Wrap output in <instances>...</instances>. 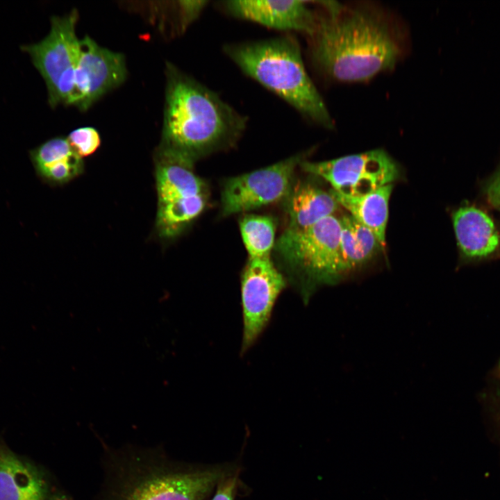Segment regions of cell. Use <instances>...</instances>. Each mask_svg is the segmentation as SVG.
<instances>
[{
  "label": "cell",
  "instance_id": "obj_1",
  "mask_svg": "<svg viewBox=\"0 0 500 500\" xmlns=\"http://www.w3.org/2000/svg\"><path fill=\"white\" fill-rule=\"evenodd\" d=\"M316 27L308 36L312 63L338 81H360L393 67L401 47L384 15L367 7L347 9L337 1H317Z\"/></svg>",
  "mask_w": 500,
  "mask_h": 500
},
{
  "label": "cell",
  "instance_id": "obj_2",
  "mask_svg": "<svg viewBox=\"0 0 500 500\" xmlns=\"http://www.w3.org/2000/svg\"><path fill=\"white\" fill-rule=\"evenodd\" d=\"M165 73L159 145L193 162L233 146L244 132L247 117L174 65L167 63Z\"/></svg>",
  "mask_w": 500,
  "mask_h": 500
},
{
  "label": "cell",
  "instance_id": "obj_3",
  "mask_svg": "<svg viewBox=\"0 0 500 500\" xmlns=\"http://www.w3.org/2000/svg\"><path fill=\"white\" fill-rule=\"evenodd\" d=\"M223 49L246 75L303 117L325 128L333 127V119L306 70L300 46L293 36L228 44Z\"/></svg>",
  "mask_w": 500,
  "mask_h": 500
},
{
  "label": "cell",
  "instance_id": "obj_4",
  "mask_svg": "<svg viewBox=\"0 0 500 500\" xmlns=\"http://www.w3.org/2000/svg\"><path fill=\"white\" fill-rule=\"evenodd\" d=\"M129 456L115 465L106 500H203L224 478L219 469H173L160 455Z\"/></svg>",
  "mask_w": 500,
  "mask_h": 500
},
{
  "label": "cell",
  "instance_id": "obj_5",
  "mask_svg": "<svg viewBox=\"0 0 500 500\" xmlns=\"http://www.w3.org/2000/svg\"><path fill=\"white\" fill-rule=\"evenodd\" d=\"M340 217H327L303 230H286L274 250L306 303L316 290L344 276L340 251Z\"/></svg>",
  "mask_w": 500,
  "mask_h": 500
},
{
  "label": "cell",
  "instance_id": "obj_6",
  "mask_svg": "<svg viewBox=\"0 0 500 500\" xmlns=\"http://www.w3.org/2000/svg\"><path fill=\"white\" fill-rule=\"evenodd\" d=\"M192 161L158 145L153 153L157 209L154 235L163 242L176 239L205 208L204 182Z\"/></svg>",
  "mask_w": 500,
  "mask_h": 500
},
{
  "label": "cell",
  "instance_id": "obj_7",
  "mask_svg": "<svg viewBox=\"0 0 500 500\" xmlns=\"http://www.w3.org/2000/svg\"><path fill=\"white\" fill-rule=\"evenodd\" d=\"M78 12L51 19L49 34L41 41L22 46L44 80L51 107L69 106L74 91L79 39L76 35Z\"/></svg>",
  "mask_w": 500,
  "mask_h": 500
},
{
  "label": "cell",
  "instance_id": "obj_8",
  "mask_svg": "<svg viewBox=\"0 0 500 500\" xmlns=\"http://www.w3.org/2000/svg\"><path fill=\"white\" fill-rule=\"evenodd\" d=\"M299 166L325 180L335 192L347 196L365 194L392 184L400 172L394 160L382 149L322 162L303 160Z\"/></svg>",
  "mask_w": 500,
  "mask_h": 500
},
{
  "label": "cell",
  "instance_id": "obj_9",
  "mask_svg": "<svg viewBox=\"0 0 500 500\" xmlns=\"http://www.w3.org/2000/svg\"><path fill=\"white\" fill-rule=\"evenodd\" d=\"M304 157L299 153L227 179L221 194L222 214L243 212L284 200L292 187L295 169Z\"/></svg>",
  "mask_w": 500,
  "mask_h": 500
},
{
  "label": "cell",
  "instance_id": "obj_10",
  "mask_svg": "<svg viewBox=\"0 0 500 500\" xmlns=\"http://www.w3.org/2000/svg\"><path fill=\"white\" fill-rule=\"evenodd\" d=\"M286 286L270 257L249 258L241 277L242 340L245 353L267 327L275 303Z\"/></svg>",
  "mask_w": 500,
  "mask_h": 500
},
{
  "label": "cell",
  "instance_id": "obj_11",
  "mask_svg": "<svg viewBox=\"0 0 500 500\" xmlns=\"http://www.w3.org/2000/svg\"><path fill=\"white\" fill-rule=\"evenodd\" d=\"M123 54L99 45L89 36L79 40L74 91L69 106L86 110L126 80Z\"/></svg>",
  "mask_w": 500,
  "mask_h": 500
},
{
  "label": "cell",
  "instance_id": "obj_12",
  "mask_svg": "<svg viewBox=\"0 0 500 500\" xmlns=\"http://www.w3.org/2000/svg\"><path fill=\"white\" fill-rule=\"evenodd\" d=\"M307 1H241L221 2L228 15L280 31H294L310 36L314 31L317 12Z\"/></svg>",
  "mask_w": 500,
  "mask_h": 500
},
{
  "label": "cell",
  "instance_id": "obj_13",
  "mask_svg": "<svg viewBox=\"0 0 500 500\" xmlns=\"http://www.w3.org/2000/svg\"><path fill=\"white\" fill-rule=\"evenodd\" d=\"M458 247L467 258L488 257L498 249L500 236L488 213L474 206L458 208L452 215Z\"/></svg>",
  "mask_w": 500,
  "mask_h": 500
},
{
  "label": "cell",
  "instance_id": "obj_14",
  "mask_svg": "<svg viewBox=\"0 0 500 500\" xmlns=\"http://www.w3.org/2000/svg\"><path fill=\"white\" fill-rule=\"evenodd\" d=\"M38 177L52 187L62 186L80 176L85 162L69 144L67 138L55 137L29 151Z\"/></svg>",
  "mask_w": 500,
  "mask_h": 500
},
{
  "label": "cell",
  "instance_id": "obj_15",
  "mask_svg": "<svg viewBox=\"0 0 500 500\" xmlns=\"http://www.w3.org/2000/svg\"><path fill=\"white\" fill-rule=\"evenodd\" d=\"M47 492L38 468L0 444V500H45Z\"/></svg>",
  "mask_w": 500,
  "mask_h": 500
},
{
  "label": "cell",
  "instance_id": "obj_16",
  "mask_svg": "<svg viewBox=\"0 0 500 500\" xmlns=\"http://www.w3.org/2000/svg\"><path fill=\"white\" fill-rule=\"evenodd\" d=\"M288 226L292 230H303L323 219L334 215L340 205L331 194L315 184L299 182L292 187L284 199Z\"/></svg>",
  "mask_w": 500,
  "mask_h": 500
},
{
  "label": "cell",
  "instance_id": "obj_17",
  "mask_svg": "<svg viewBox=\"0 0 500 500\" xmlns=\"http://www.w3.org/2000/svg\"><path fill=\"white\" fill-rule=\"evenodd\" d=\"M393 184L382 186L369 193L347 196L331 190L340 206L344 208L354 219L369 228L383 248L388 219V203Z\"/></svg>",
  "mask_w": 500,
  "mask_h": 500
},
{
  "label": "cell",
  "instance_id": "obj_18",
  "mask_svg": "<svg viewBox=\"0 0 500 500\" xmlns=\"http://www.w3.org/2000/svg\"><path fill=\"white\" fill-rule=\"evenodd\" d=\"M240 230L249 258L270 257L275 244V224L267 216L249 215L240 221Z\"/></svg>",
  "mask_w": 500,
  "mask_h": 500
},
{
  "label": "cell",
  "instance_id": "obj_19",
  "mask_svg": "<svg viewBox=\"0 0 500 500\" xmlns=\"http://www.w3.org/2000/svg\"><path fill=\"white\" fill-rule=\"evenodd\" d=\"M341 231L340 251L342 269L344 275L362 266L366 262L360 251L349 226L347 215L340 217Z\"/></svg>",
  "mask_w": 500,
  "mask_h": 500
},
{
  "label": "cell",
  "instance_id": "obj_20",
  "mask_svg": "<svg viewBox=\"0 0 500 500\" xmlns=\"http://www.w3.org/2000/svg\"><path fill=\"white\" fill-rule=\"evenodd\" d=\"M67 139L73 149L82 158L93 155L101 143L99 131L92 126L77 128L69 133Z\"/></svg>",
  "mask_w": 500,
  "mask_h": 500
},
{
  "label": "cell",
  "instance_id": "obj_21",
  "mask_svg": "<svg viewBox=\"0 0 500 500\" xmlns=\"http://www.w3.org/2000/svg\"><path fill=\"white\" fill-rule=\"evenodd\" d=\"M346 215L349 226L363 258L365 262H367L380 248L383 249V247L376 236L369 228L357 222L349 214Z\"/></svg>",
  "mask_w": 500,
  "mask_h": 500
},
{
  "label": "cell",
  "instance_id": "obj_22",
  "mask_svg": "<svg viewBox=\"0 0 500 500\" xmlns=\"http://www.w3.org/2000/svg\"><path fill=\"white\" fill-rule=\"evenodd\" d=\"M488 202L493 207L500 208V167L490 176L484 187Z\"/></svg>",
  "mask_w": 500,
  "mask_h": 500
},
{
  "label": "cell",
  "instance_id": "obj_23",
  "mask_svg": "<svg viewBox=\"0 0 500 500\" xmlns=\"http://www.w3.org/2000/svg\"><path fill=\"white\" fill-rule=\"evenodd\" d=\"M236 483V475L224 478L219 483L217 492L211 500H233Z\"/></svg>",
  "mask_w": 500,
  "mask_h": 500
},
{
  "label": "cell",
  "instance_id": "obj_24",
  "mask_svg": "<svg viewBox=\"0 0 500 500\" xmlns=\"http://www.w3.org/2000/svg\"><path fill=\"white\" fill-rule=\"evenodd\" d=\"M498 209H499V212H500V208H498Z\"/></svg>",
  "mask_w": 500,
  "mask_h": 500
},
{
  "label": "cell",
  "instance_id": "obj_25",
  "mask_svg": "<svg viewBox=\"0 0 500 500\" xmlns=\"http://www.w3.org/2000/svg\"><path fill=\"white\" fill-rule=\"evenodd\" d=\"M499 369H500V365H499Z\"/></svg>",
  "mask_w": 500,
  "mask_h": 500
}]
</instances>
